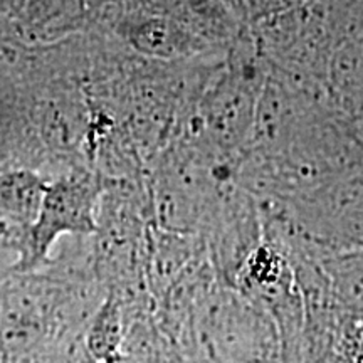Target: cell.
Listing matches in <instances>:
<instances>
[{
    "label": "cell",
    "mask_w": 363,
    "mask_h": 363,
    "mask_svg": "<svg viewBox=\"0 0 363 363\" xmlns=\"http://www.w3.org/2000/svg\"><path fill=\"white\" fill-rule=\"evenodd\" d=\"M170 345L184 363H281L269 315L220 281L195 301Z\"/></svg>",
    "instance_id": "obj_1"
},
{
    "label": "cell",
    "mask_w": 363,
    "mask_h": 363,
    "mask_svg": "<svg viewBox=\"0 0 363 363\" xmlns=\"http://www.w3.org/2000/svg\"><path fill=\"white\" fill-rule=\"evenodd\" d=\"M101 195V184L91 175L62 177L48 185L38 219L29 229L24 254L13 272L40 269L62 235L88 238L96 234Z\"/></svg>",
    "instance_id": "obj_2"
},
{
    "label": "cell",
    "mask_w": 363,
    "mask_h": 363,
    "mask_svg": "<svg viewBox=\"0 0 363 363\" xmlns=\"http://www.w3.org/2000/svg\"><path fill=\"white\" fill-rule=\"evenodd\" d=\"M121 24L128 43L147 56L172 59L207 48L206 38L170 16L131 9Z\"/></svg>",
    "instance_id": "obj_3"
},
{
    "label": "cell",
    "mask_w": 363,
    "mask_h": 363,
    "mask_svg": "<svg viewBox=\"0 0 363 363\" xmlns=\"http://www.w3.org/2000/svg\"><path fill=\"white\" fill-rule=\"evenodd\" d=\"M325 94L337 116L363 115V33L343 39L331 54Z\"/></svg>",
    "instance_id": "obj_4"
},
{
    "label": "cell",
    "mask_w": 363,
    "mask_h": 363,
    "mask_svg": "<svg viewBox=\"0 0 363 363\" xmlns=\"http://www.w3.org/2000/svg\"><path fill=\"white\" fill-rule=\"evenodd\" d=\"M121 2L123 0H29L17 21L30 33L56 34Z\"/></svg>",
    "instance_id": "obj_5"
},
{
    "label": "cell",
    "mask_w": 363,
    "mask_h": 363,
    "mask_svg": "<svg viewBox=\"0 0 363 363\" xmlns=\"http://www.w3.org/2000/svg\"><path fill=\"white\" fill-rule=\"evenodd\" d=\"M48 185L30 170L0 174V222L30 229L38 219Z\"/></svg>",
    "instance_id": "obj_6"
},
{
    "label": "cell",
    "mask_w": 363,
    "mask_h": 363,
    "mask_svg": "<svg viewBox=\"0 0 363 363\" xmlns=\"http://www.w3.org/2000/svg\"><path fill=\"white\" fill-rule=\"evenodd\" d=\"M125 330L123 306L113 294H106L84 335L86 352L94 363H104L120 353Z\"/></svg>",
    "instance_id": "obj_7"
},
{
    "label": "cell",
    "mask_w": 363,
    "mask_h": 363,
    "mask_svg": "<svg viewBox=\"0 0 363 363\" xmlns=\"http://www.w3.org/2000/svg\"><path fill=\"white\" fill-rule=\"evenodd\" d=\"M315 2L318 0H244V7H246L247 24L251 27L261 21L294 12Z\"/></svg>",
    "instance_id": "obj_8"
},
{
    "label": "cell",
    "mask_w": 363,
    "mask_h": 363,
    "mask_svg": "<svg viewBox=\"0 0 363 363\" xmlns=\"http://www.w3.org/2000/svg\"><path fill=\"white\" fill-rule=\"evenodd\" d=\"M29 0H0V21L19 19Z\"/></svg>",
    "instance_id": "obj_9"
},
{
    "label": "cell",
    "mask_w": 363,
    "mask_h": 363,
    "mask_svg": "<svg viewBox=\"0 0 363 363\" xmlns=\"http://www.w3.org/2000/svg\"><path fill=\"white\" fill-rule=\"evenodd\" d=\"M169 363H184V362L180 360V357H179V355H175L174 358H172V360H170Z\"/></svg>",
    "instance_id": "obj_10"
}]
</instances>
